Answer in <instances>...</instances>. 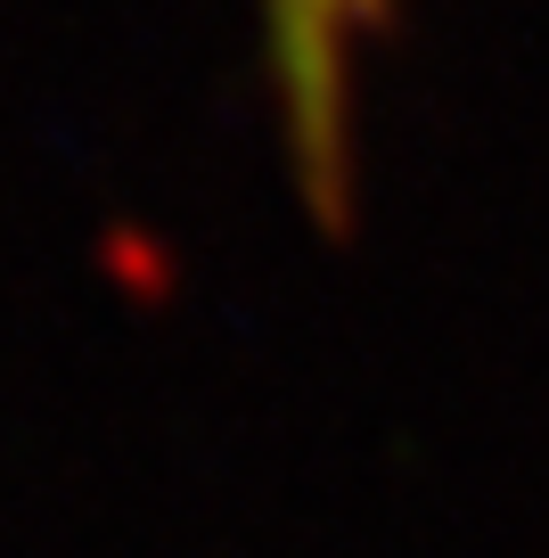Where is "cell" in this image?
<instances>
[{
  "label": "cell",
  "mask_w": 549,
  "mask_h": 558,
  "mask_svg": "<svg viewBox=\"0 0 549 558\" xmlns=\"http://www.w3.org/2000/svg\"><path fill=\"white\" fill-rule=\"evenodd\" d=\"M386 25H394V0H255L279 148H288V173L320 230L353 222L361 74H369V50L386 41Z\"/></svg>",
  "instance_id": "cell-1"
}]
</instances>
